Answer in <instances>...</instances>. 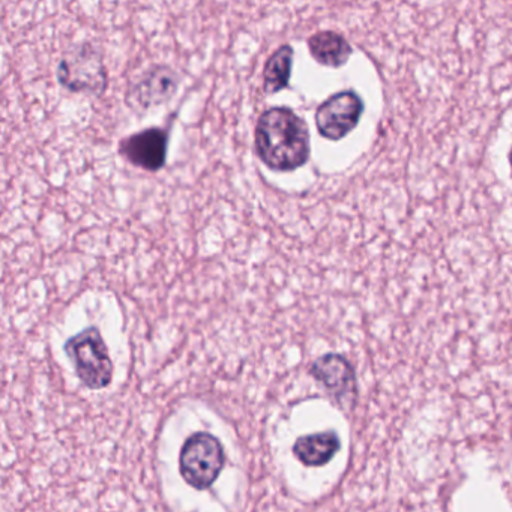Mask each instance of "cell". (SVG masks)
Returning a JSON list of instances; mask_svg holds the SVG:
<instances>
[{
	"mask_svg": "<svg viewBox=\"0 0 512 512\" xmlns=\"http://www.w3.org/2000/svg\"><path fill=\"white\" fill-rule=\"evenodd\" d=\"M224 449L220 440L209 433H196L182 446L179 467L191 487L205 490L211 487L224 467Z\"/></svg>",
	"mask_w": 512,
	"mask_h": 512,
	"instance_id": "4",
	"label": "cell"
},
{
	"mask_svg": "<svg viewBox=\"0 0 512 512\" xmlns=\"http://www.w3.org/2000/svg\"><path fill=\"white\" fill-rule=\"evenodd\" d=\"M254 145L260 160L275 172H293L310 158V130L287 107L266 110L256 125Z\"/></svg>",
	"mask_w": 512,
	"mask_h": 512,
	"instance_id": "1",
	"label": "cell"
},
{
	"mask_svg": "<svg viewBox=\"0 0 512 512\" xmlns=\"http://www.w3.org/2000/svg\"><path fill=\"white\" fill-rule=\"evenodd\" d=\"M509 164H511V170H512V148H511V152H509Z\"/></svg>",
	"mask_w": 512,
	"mask_h": 512,
	"instance_id": "12",
	"label": "cell"
},
{
	"mask_svg": "<svg viewBox=\"0 0 512 512\" xmlns=\"http://www.w3.org/2000/svg\"><path fill=\"white\" fill-rule=\"evenodd\" d=\"M293 49L283 46L269 58L263 71V88L268 94H277L287 88L292 76Z\"/></svg>",
	"mask_w": 512,
	"mask_h": 512,
	"instance_id": "11",
	"label": "cell"
},
{
	"mask_svg": "<svg viewBox=\"0 0 512 512\" xmlns=\"http://www.w3.org/2000/svg\"><path fill=\"white\" fill-rule=\"evenodd\" d=\"M311 374L340 403L355 398V368L344 356L328 353V355L316 359L311 365Z\"/></svg>",
	"mask_w": 512,
	"mask_h": 512,
	"instance_id": "7",
	"label": "cell"
},
{
	"mask_svg": "<svg viewBox=\"0 0 512 512\" xmlns=\"http://www.w3.org/2000/svg\"><path fill=\"white\" fill-rule=\"evenodd\" d=\"M308 49L320 65L331 68L343 67L353 53L352 46L347 43L346 38L332 31L314 34L308 40Z\"/></svg>",
	"mask_w": 512,
	"mask_h": 512,
	"instance_id": "10",
	"label": "cell"
},
{
	"mask_svg": "<svg viewBox=\"0 0 512 512\" xmlns=\"http://www.w3.org/2000/svg\"><path fill=\"white\" fill-rule=\"evenodd\" d=\"M65 352L74 362L77 376L89 389L107 388L112 382L113 364L106 343L97 328H88L65 344Z\"/></svg>",
	"mask_w": 512,
	"mask_h": 512,
	"instance_id": "2",
	"label": "cell"
},
{
	"mask_svg": "<svg viewBox=\"0 0 512 512\" xmlns=\"http://www.w3.org/2000/svg\"><path fill=\"white\" fill-rule=\"evenodd\" d=\"M169 134L161 128H148L122 140L121 154L140 169L157 172L167 160Z\"/></svg>",
	"mask_w": 512,
	"mask_h": 512,
	"instance_id": "6",
	"label": "cell"
},
{
	"mask_svg": "<svg viewBox=\"0 0 512 512\" xmlns=\"http://www.w3.org/2000/svg\"><path fill=\"white\" fill-rule=\"evenodd\" d=\"M58 79L68 91L98 97L107 88V70L103 56L97 47L89 43L71 47L62 56Z\"/></svg>",
	"mask_w": 512,
	"mask_h": 512,
	"instance_id": "3",
	"label": "cell"
},
{
	"mask_svg": "<svg viewBox=\"0 0 512 512\" xmlns=\"http://www.w3.org/2000/svg\"><path fill=\"white\" fill-rule=\"evenodd\" d=\"M179 77L172 68L157 67L145 74L134 89V98L140 106L151 109L169 101L178 91Z\"/></svg>",
	"mask_w": 512,
	"mask_h": 512,
	"instance_id": "8",
	"label": "cell"
},
{
	"mask_svg": "<svg viewBox=\"0 0 512 512\" xmlns=\"http://www.w3.org/2000/svg\"><path fill=\"white\" fill-rule=\"evenodd\" d=\"M364 110V101L355 91L338 92L317 109V131L320 136L334 142L344 139L358 127Z\"/></svg>",
	"mask_w": 512,
	"mask_h": 512,
	"instance_id": "5",
	"label": "cell"
},
{
	"mask_svg": "<svg viewBox=\"0 0 512 512\" xmlns=\"http://www.w3.org/2000/svg\"><path fill=\"white\" fill-rule=\"evenodd\" d=\"M340 448L338 434L335 431H325V433L299 437L293 446V452L305 466L319 467L328 464Z\"/></svg>",
	"mask_w": 512,
	"mask_h": 512,
	"instance_id": "9",
	"label": "cell"
}]
</instances>
